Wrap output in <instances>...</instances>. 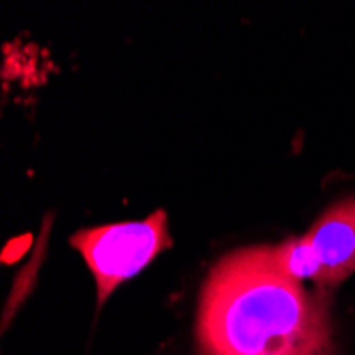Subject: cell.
Wrapping results in <instances>:
<instances>
[{
	"label": "cell",
	"instance_id": "2",
	"mask_svg": "<svg viewBox=\"0 0 355 355\" xmlns=\"http://www.w3.org/2000/svg\"><path fill=\"white\" fill-rule=\"evenodd\" d=\"M168 215L157 209L141 221H121L79 230L71 236V245L83 255L94 275L98 306L111 296L115 287L139 275L164 249L171 247Z\"/></svg>",
	"mask_w": 355,
	"mask_h": 355
},
{
	"label": "cell",
	"instance_id": "1",
	"mask_svg": "<svg viewBox=\"0 0 355 355\" xmlns=\"http://www.w3.org/2000/svg\"><path fill=\"white\" fill-rule=\"evenodd\" d=\"M202 355H332L328 313L275 260L241 249L207 277L198 306Z\"/></svg>",
	"mask_w": 355,
	"mask_h": 355
},
{
	"label": "cell",
	"instance_id": "3",
	"mask_svg": "<svg viewBox=\"0 0 355 355\" xmlns=\"http://www.w3.org/2000/svg\"><path fill=\"white\" fill-rule=\"evenodd\" d=\"M313 266V281L334 287L355 270V198L340 200L300 236Z\"/></svg>",
	"mask_w": 355,
	"mask_h": 355
}]
</instances>
